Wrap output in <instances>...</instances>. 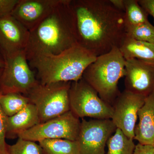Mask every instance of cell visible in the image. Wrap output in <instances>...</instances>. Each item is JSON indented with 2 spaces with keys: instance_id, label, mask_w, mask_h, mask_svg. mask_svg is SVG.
<instances>
[{
  "instance_id": "obj_12",
  "label": "cell",
  "mask_w": 154,
  "mask_h": 154,
  "mask_svg": "<svg viewBox=\"0 0 154 154\" xmlns=\"http://www.w3.org/2000/svg\"><path fill=\"white\" fill-rule=\"evenodd\" d=\"M63 0H19L11 13L29 31L49 15Z\"/></svg>"
},
{
  "instance_id": "obj_27",
  "label": "cell",
  "mask_w": 154,
  "mask_h": 154,
  "mask_svg": "<svg viewBox=\"0 0 154 154\" xmlns=\"http://www.w3.org/2000/svg\"><path fill=\"white\" fill-rule=\"evenodd\" d=\"M110 1L116 8L124 13L125 11V0H110Z\"/></svg>"
},
{
  "instance_id": "obj_11",
  "label": "cell",
  "mask_w": 154,
  "mask_h": 154,
  "mask_svg": "<svg viewBox=\"0 0 154 154\" xmlns=\"http://www.w3.org/2000/svg\"><path fill=\"white\" fill-rule=\"evenodd\" d=\"M125 90L146 97L154 91V63L125 60Z\"/></svg>"
},
{
  "instance_id": "obj_18",
  "label": "cell",
  "mask_w": 154,
  "mask_h": 154,
  "mask_svg": "<svg viewBox=\"0 0 154 154\" xmlns=\"http://www.w3.org/2000/svg\"><path fill=\"white\" fill-rule=\"evenodd\" d=\"M106 154H133L136 145L134 139L128 137L119 128L107 141Z\"/></svg>"
},
{
  "instance_id": "obj_2",
  "label": "cell",
  "mask_w": 154,
  "mask_h": 154,
  "mask_svg": "<svg viewBox=\"0 0 154 154\" xmlns=\"http://www.w3.org/2000/svg\"><path fill=\"white\" fill-rule=\"evenodd\" d=\"M71 0H63L30 31L25 50L28 60L36 56L57 54L78 44L76 25Z\"/></svg>"
},
{
  "instance_id": "obj_16",
  "label": "cell",
  "mask_w": 154,
  "mask_h": 154,
  "mask_svg": "<svg viewBox=\"0 0 154 154\" xmlns=\"http://www.w3.org/2000/svg\"><path fill=\"white\" fill-rule=\"evenodd\" d=\"M119 48L125 60L136 59L154 63V44L125 35Z\"/></svg>"
},
{
  "instance_id": "obj_24",
  "label": "cell",
  "mask_w": 154,
  "mask_h": 154,
  "mask_svg": "<svg viewBox=\"0 0 154 154\" xmlns=\"http://www.w3.org/2000/svg\"><path fill=\"white\" fill-rule=\"evenodd\" d=\"M19 0H0V17L12 13Z\"/></svg>"
},
{
  "instance_id": "obj_3",
  "label": "cell",
  "mask_w": 154,
  "mask_h": 154,
  "mask_svg": "<svg viewBox=\"0 0 154 154\" xmlns=\"http://www.w3.org/2000/svg\"><path fill=\"white\" fill-rule=\"evenodd\" d=\"M96 57L78 43L59 54L36 56L28 61L38 82L46 85L81 80Z\"/></svg>"
},
{
  "instance_id": "obj_4",
  "label": "cell",
  "mask_w": 154,
  "mask_h": 154,
  "mask_svg": "<svg viewBox=\"0 0 154 154\" xmlns=\"http://www.w3.org/2000/svg\"><path fill=\"white\" fill-rule=\"evenodd\" d=\"M125 59L119 48L97 57L87 67L82 79L98 93L99 97L112 106L120 92L119 81L125 74Z\"/></svg>"
},
{
  "instance_id": "obj_5",
  "label": "cell",
  "mask_w": 154,
  "mask_h": 154,
  "mask_svg": "<svg viewBox=\"0 0 154 154\" xmlns=\"http://www.w3.org/2000/svg\"><path fill=\"white\" fill-rule=\"evenodd\" d=\"M72 82L43 85L38 82L26 96L35 105L40 123L70 110L69 92Z\"/></svg>"
},
{
  "instance_id": "obj_15",
  "label": "cell",
  "mask_w": 154,
  "mask_h": 154,
  "mask_svg": "<svg viewBox=\"0 0 154 154\" xmlns=\"http://www.w3.org/2000/svg\"><path fill=\"white\" fill-rule=\"evenodd\" d=\"M40 123L35 105L29 103L23 109L13 116L8 117L6 137H14L20 133L32 128Z\"/></svg>"
},
{
  "instance_id": "obj_22",
  "label": "cell",
  "mask_w": 154,
  "mask_h": 154,
  "mask_svg": "<svg viewBox=\"0 0 154 154\" xmlns=\"http://www.w3.org/2000/svg\"><path fill=\"white\" fill-rule=\"evenodd\" d=\"M8 150L9 154H44L39 144L20 138L14 144L8 145Z\"/></svg>"
},
{
  "instance_id": "obj_28",
  "label": "cell",
  "mask_w": 154,
  "mask_h": 154,
  "mask_svg": "<svg viewBox=\"0 0 154 154\" xmlns=\"http://www.w3.org/2000/svg\"><path fill=\"white\" fill-rule=\"evenodd\" d=\"M5 66V60L4 57L0 52V68H3Z\"/></svg>"
},
{
  "instance_id": "obj_21",
  "label": "cell",
  "mask_w": 154,
  "mask_h": 154,
  "mask_svg": "<svg viewBox=\"0 0 154 154\" xmlns=\"http://www.w3.org/2000/svg\"><path fill=\"white\" fill-rule=\"evenodd\" d=\"M126 35L133 38L154 44V26L149 22L137 25H125Z\"/></svg>"
},
{
  "instance_id": "obj_8",
  "label": "cell",
  "mask_w": 154,
  "mask_h": 154,
  "mask_svg": "<svg viewBox=\"0 0 154 154\" xmlns=\"http://www.w3.org/2000/svg\"><path fill=\"white\" fill-rule=\"evenodd\" d=\"M81 125L79 118L70 110L20 133L18 137L36 142L47 139L77 141Z\"/></svg>"
},
{
  "instance_id": "obj_25",
  "label": "cell",
  "mask_w": 154,
  "mask_h": 154,
  "mask_svg": "<svg viewBox=\"0 0 154 154\" xmlns=\"http://www.w3.org/2000/svg\"><path fill=\"white\" fill-rule=\"evenodd\" d=\"M139 4L154 20V0H138Z\"/></svg>"
},
{
  "instance_id": "obj_9",
  "label": "cell",
  "mask_w": 154,
  "mask_h": 154,
  "mask_svg": "<svg viewBox=\"0 0 154 154\" xmlns=\"http://www.w3.org/2000/svg\"><path fill=\"white\" fill-rule=\"evenodd\" d=\"M116 128L111 119H82L77 140L80 154H105L107 141Z\"/></svg>"
},
{
  "instance_id": "obj_6",
  "label": "cell",
  "mask_w": 154,
  "mask_h": 154,
  "mask_svg": "<svg viewBox=\"0 0 154 154\" xmlns=\"http://www.w3.org/2000/svg\"><path fill=\"white\" fill-rule=\"evenodd\" d=\"M3 56L5 66L0 77L1 94L18 93L27 96L38 82L29 65L25 51Z\"/></svg>"
},
{
  "instance_id": "obj_10",
  "label": "cell",
  "mask_w": 154,
  "mask_h": 154,
  "mask_svg": "<svg viewBox=\"0 0 154 154\" xmlns=\"http://www.w3.org/2000/svg\"><path fill=\"white\" fill-rule=\"evenodd\" d=\"M146 97L125 90L120 92L112 105L111 120L116 128L129 138L134 140L138 113Z\"/></svg>"
},
{
  "instance_id": "obj_19",
  "label": "cell",
  "mask_w": 154,
  "mask_h": 154,
  "mask_svg": "<svg viewBox=\"0 0 154 154\" xmlns=\"http://www.w3.org/2000/svg\"><path fill=\"white\" fill-rule=\"evenodd\" d=\"M27 96L18 93L0 95V107L8 117L17 114L30 103Z\"/></svg>"
},
{
  "instance_id": "obj_29",
  "label": "cell",
  "mask_w": 154,
  "mask_h": 154,
  "mask_svg": "<svg viewBox=\"0 0 154 154\" xmlns=\"http://www.w3.org/2000/svg\"><path fill=\"white\" fill-rule=\"evenodd\" d=\"M3 70V68H0V77L2 75V73Z\"/></svg>"
},
{
  "instance_id": "obj_23",
  "label": "cell",
  "mask_w": 154,
  "mask_h": 154,
  "mask_svg": "<svg viewBox=\"0 0 154 154\" xmlns=\"http://www.w3.org/2000/svg\"><path fill=\"white\" fill-rule=\"evenodd\" d=\"M7 118L0 107V154H9L8 145L5 141Z\"/></svg>"
},
{
  "instance_id": "obj_17",
  "label": "cell",
  "mask_w": 154,
  "mask_h": 154,
  "mask_svg": "<svg viewBox=\"0 0 154 154\" xmlns=\"http://www.w3.org/2000/svg\"><path fill=\"white\" fill-rule=\"evenodd\" d=\"M38 144L44 154H80L77 141L47 139L40 141Z\"/></svg>"
},
{
  "instance_id": "obj_7",
  "label": "cell",
  "mask_w": 154,
  "mask_h": 154,
  "mask_svg": "<svg viewBox=\"0 0 154 154\" xmlns=\"http://www.w3.org/2000/svg\"><path fill=\"white\" fill-rule=\"evenodd\" d=\"M70 110L77 117L84 119H111L112 106L105 102L82 78L72 82L69 92Z\"/></svg>"
},
{
  "instance_id": "obj_20",
  "label": "cell",
  "mask_w": 154,
  "mask_h": 154,
  "mask_svg": "<svg viewBox=\"0 0 154 154\" xmlns=\"http://www.w3.org/2000/svg\"><path fill=\"white\" fill-rule=\"evenodd\" d=\"M125 25H137L149 22L148 14L139 4L138 0H125Z\"/></svg>"
},
{
  "instance_id": "obj_1",
  "label": "cell",
  "mask_w": 154,
  "mask_h": 154,
  "mask_svg": "<svg viewBox=\"0 0 154 154\" xmlns=\"http://www.w3.org/2000/svg\"><path fill=\"white\" fill-rule=\"evenodd\" d=\"M78 44L96 57L119 48L126 35L124 12L110 0H71Z\"/></svg>"
},
{
  "instance_id": "obj_30",
  "label": "cell",
  "mask_w": 154,
  "mask_h": 154,
  "mask_svg": "<svg viewBox=\"0 0 154 154\" xmlns=\"http://www.w3.org/2000/svg\"><path fill=\"white\" fill-rule=\"evenodd\" d=\"M153 146V147H154V145Z\"/></svg>"
},
{
  "instance_id": "obj_14",
  "label": "cell",
  "mask_w": 154,
  "mask_h": 154,
  "mask_svg": "<svg viewBox=\"0 0 154 154\" xmlns=\"http://www.w3.org/2000/svg\"><path fill=\"white\" fill-rule=\"evenodd\" d=\"M138 123L134 130V140L144 145H154V91L145 99L138 113Z\"/></svg>"
},
{
  "instance_id": "obj_13",
  "label": "cell",
  "mask_w": 154,
  "mask_h": 154,
  "mask_svg": "<svg viewBox=\"0 0 154 154\" xmlns=\"http://www.w3.org/2000/svg\"><path fill=\"white\" fill-rule=\"evenodd\" d=\"M30 31L11 14L0 17V52L2 55L25 50Z\"/></svg>"
},
{
  "instance_id": "obj_26",
  "label": "cell",
  "mask_w": 154,
  "mask_h": 154,
  "mask_svg": "<svg viewBox=\"0 0 154 154\" xmlns=\"http://www.w3.org/2000/svg\"><path fill=\"white\" fill-rule=\"evenodd\" d=\"M133 154H154L153 146L138 143L136 145Z\"/></svg>"
}]
</instances>
